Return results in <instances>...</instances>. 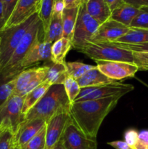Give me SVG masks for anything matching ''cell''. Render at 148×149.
Wrapping results in <instances>:
<instances>
[{"instance_id":"25","label":"cell","mask_w":148,"mask_h":149,"mask_svg":"<svg viewBox=\"0 0 148 149\" xmlns=\"http://www.w3.org/2000/svg\"><path fill=\"white\" fill-rule=\"evenodd\" d=\"M115 42L126 44H142L148 42V29L130 27V30Z\"/></svg>"},{"instance_id":"40","label":"cell","mask_w":148,"mask_h":149,"mask_svg":"<svg viewBox=\"0 0 148 149\" xmlns=\"http://www.w3.org/2000/svg\"><path fill=\"white\" fill-rule=\"evenodd\" d=\"M123 1L138 9L143 7H148V0H123Z\"/></svg>"},{"instance_id":"31","label":"cell","mask_w":148,"mask_h":149,"mask_svg":"<svg viewBox=\"0 0 148 149\" xmlns=\"http://www.w3.org/2000/svg\"><path fill=\"white\" fill-rule=\"evenodd\" d=\"M15 133L10 128L0 126V149H12Z\"/></svg>"},{"instance_id":"24","label":"cell","mask_w":148,"mask_h":149,"mask_svg":"<svg viewBox=\"0 0 148 149\" xmlns=\"http://www.w3.org/2000/svg\"><path fill=\"white\" fill-rule=\"evenodd\" d=\"M39 70V67L28 68L22 71L15 77V85L14 95H20L23 93L28 84L34 78Z\"/></svg>"},{"instance_id":"13","label":"cell","mask_w":148,"mask_h":149,"mask_svg":"<svg viewBox=\"0 0 148 149\" xmlns=\"http://www.w3.org/2000/svg\"><path fill=\"white\" fill-rule=\"evenodd\" d=\"M129 30L130 27L129 26H125L119 22L110 18L102 24L100 25L98 29L91 38L90 42H114L124 36Z\"/></svg>"},{"instance_id":"33","label":"cell","mask_w":148,"mask_h":149,"mask_svg":"<svg viewBox=\"0 0 148 149\" xmlns=\"http://www.w3.org/2000/svg\"><path fill=\"white\" fill-rule=\"evenodd\" d=\"M129 27L148 29V7L139 8V12L135 17Z\"/></svg>"},{"instance_id":"17","label":"cell","mask_w":148,"mask_h":149,"mask_svg":"<svg viewBox=\"0 0 148 149\" xmlns=\"http://www.w3.org/2000/svg\"><path fill=\"white\" fill-rule=\"evenodd\" d=\"M76 81L81 88L97 87V86L110 84V83L115 81L103 74L97 68V65L94 68H92L85 73L82 77L78 79Z\"/></svg>"},{"instance_id":"26","label":"cell","mask_w":148,"mask_h":149,"mask_svg":"<svg viewBox=\"0 0 148 149\" xmlns=\"http://www.w3.org/2000/svg\"><path fill=\"white\" fill-rule=\"evenodd\" d=\"M55 2V0H41L40 7H39L38 14H39V17L42 23L44 33L47 29L49 22L52 18Z\"/></svg>"},{"instance_id":"44","label":"cell","mask_w":148,"mask_h":149,"mask_svg":"<svg viewBox=\"0 0 148 149\" xmlns=\"http://www.w3.org/2000/svg\"><path fill=\"white\" fill-rule=\"evenodd\" d=\"M4 24V7H3L2 0H0V30H1Z\"/></svg>"},{"instance_id":"1","label":"cell","mask_w":148,"mask_h":149,"mask_svg":"<svg viewBox=\"0 0 148 149\" xmlns=\"http://www.w3.org/2000/svg\"><path fill=\"white\" fill-rule=\"evenodd\" d=\"M120 99L115 97L74 102L70 106L71 119L86 136L97 141L102 123Z\"/></svg>"},{"instance_id":"16","label":"cell","mask_w":148,"mask_h":149,"mask_svg":"<svg viewBox=\"0 0 148 149\" xmlns=\"http://www.w3.org/2000/svg\"><path fill=\"white\" fill-rule=\"evenodd\" d=\"M85 6L87 13L100 25L110 18L112 11L104 0H89Z\"/></svg>"},{"instance_id":"10","label":"cell","mask_w":148,"mask_h":149,"mask_svg":"<svg viewBox=\"0 0 148 149\" xmlns=\"http://www.w3.org/2000/svg\"><path fill=\"white\" fill-rule=\"evenodd\" d=\"M97 67L103 74L111 79L121 80L131 78L139 71L137 66L133 63L123 61H95Z\"/></svg>"},{"instance_id":"7","label":"cell","mask_w":148,"mask_h":149,"mask_svg":"<svg viewBox=\"0 0 148 149\" xmlns=\"http://www.w3.org/2000/svg\"><path fill=\"white\" fill-rule=\"evenodd\" d=\"M133 89L134 87L132 84H124L118 81H114L97 87L81 88L79 95L74 102L115 97L121 98V97L131 92Z\"/></svg>"},{"instance_id":"19","label":"cell","mask_w":148,"mask_h":149,"mask_svg":"<svg viewBox=\"0 0 148 149\" xmlns=\"http://www.w3.org/2000/svg\"><path fill=\"white\" fill-rule=\"evenodd\" d=\"M72 47V42L62 36L52 44L51 61L55 63H65V57Z\"/></svg>"},{"instance_id":"21","label":"cell","mask_w":148,"mask_h":149,"mask_svg":"<svg viewBox=\"0 0 148 149\" xmlns=\"http://www.w3.org/2000/svg\"><path fill=\"white\" fill-rule=\"evenodd\" d=\"M51 86L52 85H50L47 81H44L42 84L33 89L32 91L25 96L23 109H22V114L23 115V116H26V113L44 95Z\"/></svg>"},{"instance_id":"23","label":"cell","mask_w":148,"mask_h":149,"mask_svg":"<svg viewBox=\"0 0 148 149\" xmlns=\"http://www.w3.org/2000/svg\"><path fill=\"white\" fill-rule=\"evenodd\" d=\"M79 7L65 9L62 13V36L72 40L78 19Z\"/></svg>"},{"instance_id":"32","label":"cell","mask_w":148,"mask_h":149,"mask_svg":"<svg viewBox=\"0 0 148 149\" xmlns=\"http://www.w3.org/2000/svg\"><path fill=\"white\" fill-rule=\"evenodd\" d=\"M46 145V125L41 130L20 149H45Z\"/></svg>"},{"instance_id":"47","label":"cell","mask_w":148,"mask_h":149,"mask_svg":"<svg viewBox=\"0 0 148 149\" xmlns=\"http://www.w3.org/2000/svg\"><path fill=\"white\" fill-rule=\"evenodd\" d=\"M12 149H20V148H18V147H17V146H14V148H13Z\"/></svg>"},{"instance_id":"41","label":"cell","mask_w":148,"mask_h":149,"mask_svg":"<svg viewBox=\"0 0 148 149\" xmlns=\"http://www.w3.org/2000/svg\"><path fill=\"white\" fill-rule=\"evenodd\" d=\"M65 9L75 8L80 7L82 3L81 0H63Z\"/></svg>"},{"instance_id":"4","label":"cell","mask_w":148,"mask_h":149,"mask_svg":"<svg viewBox=\"0 0 148 149\" xmlns=\"http://www.w3.org/2000/svg\"><path fill=\"white\" fill-rule=\"evenodd\" d=\"M38 17V13H35L21 24L0 31V71L10 61L23 37Z\"/></svg>"},{"instance_id":"18","label":"cell","mask_w":148,"mask_h":149,"mask_svg":"<svg viewBox=\"0 0 148 149\" xmlns=\"http://www.w3.org/2000/svg\"><path fill=\"white\" fill-rule=\"evenodd\" d=\"M139 12V9L126 3H123L112 11L110 19L129 27Z\"/></svg>"},{"instance_id":"2","label":"cell","mask_w":148,"mask_h":149,"mask_svg":"<svg viewBox=\"0 0 148 149\" xmlns=\"http://www.w3.org/2000/svg\"><path fill=\"white\" fill-rule=\"evenodd\" d=\"M70 103L63 84L52 85L44 95L24 116L23 122L36 119H49L62 111L70 110Z\"/></svg>"},{"instance_id":"35","label":"cell","mask_w":148,"mask_h":149,"mask_svg":"<svg viewBox=\"0 0 148 149\" xmlns=\"http://www.w3.org/2000/svg\"><path fill=\"white\" fill-rule=\"evenodd\" d=\"M132 57L139 71H148V52H132Z\"/></svg>"},{"instance_id":"42","label":"cell","mask_w":148,"mask_h":149,"mask_svg":"<svg viewBox=\"0 0 148 149\" xmlns=\"http://www.w3.org/2000/svg\"><path fill=\"white\" fill-rule=\"evenodd\" d=\"M104 1H106L111 11L114 10L115 9H116L124 3L123 0H104Z\"/></svg>"},{"instance_id":"20","label":"cell","mask_w":148,"mask_h":149,"mask_svg":"<svg viewBox=\"0 0 148 149\" xmlns=\"http://www.w3.org/2000/svg\"><path fill=\"white\" fill-rule=\"evenodd\" d=\"M62 37V13H53L49 26L44 33V41L52 44Z\"/></svg>"},{"instance_id":"43","label":"cell","mask_w":148,"mask_h":149,"mask_svg":"<svg viewBox=\"0 0 148 149\" xmlns=\"http://www.w3.org/2000/svg\"><path fill=\"white\" fill-rule=\"evenodd\" d=\"M64 10H65V6H64L63 0H55L53 13H62Z\"/></svg>"},{"instance_id":"37","label":"cell","mask_w":148,"mask_h":149,"mask_svg":"<svg viewBox=\"0 0 148 149\" xmlns=\"http://www.w3.org/2000/svg\"><path fill=\"white\" fill-rule=\"evenodd\" d=\"M2 1L3 7H4V20L5 24L12 13L18 0H2Z\"/></svg>"},{"instance_id":"9","label":"cell","mask_w":148,"mask_h":149,"mask_svg":"<svg viewBox=\"0 0 148 149\" xmlns=\"http://www.w3.org/2000/svg\"><path fill=\"white\" fill-rule=\"evenodd\" d=\"M71 121L69 111H65L57 113L46 122L45 149H53L59 143L67 125Z\"/></svg>"},{"instance_id":"6","label":"cell","mask_w":148,"mask_h":149,"mask_svg":"<svg viewBox=\"0 0 148 149\" xmlns=\"http://www.w3.org/2000/svg\"><path fill=\"white\" fill-rule=\"evenodd\" d=\"M99 26L100 24L87 13L85 4L81 3L71 40L72 47L78 51L82 49L91 41Z\"/></svg>"},{"instance_id":"36","label":"cell","mask_w":148,"mask_h":149,"mask_svg":"<svg viewBox=\"0 0 148 149\" xmlns=\"http://www.w3.org/2000/svg\"><path fill=\"white\" fill-rule=\"evenodd\" d=\"M138 137H139V132L133 128L126 130L123 135L124 141L132 148H133L138 141Z\"/></svg>"},{"instance_id":"30","label":"cell","mask_w":148,"mask_h":149,"mask_svg":"<svg viewBox=\"0 0 148 149\" xmlns=\"http://www.w3.org/2000/svg\"><path fill=\"white\" fill-rule=\"evenodd\" d=\"M15 77L7 81H0V107L13 95Z\"/></svg>"},{"instance_id":"46","label":"cell","mask_w":148,"mask_h":149,"mask_svg":"<svg viewBox=\"0 0 148 149\" xmlns=\"http://www.w3.org/2000/svg\"><path fill=\"white\" fill-rule=\"evenodd\" d=\"M82 1V3H84V4H86V3L87 2V1H89V0H81Z\"/></svg>"},{"instance_id":"38","label":"cell","mask_w":148,"mask_h":149,"mask_svg":"<svg viewBox=\"0 0 148 149\" xmlns=\"http://www.w3.org/2000/svg\"><path fill=\"white\" fill-rule=\"evenodd\" d=\"M133 149H148V130H143L139 132L138 141Z\"/></svg>"},{"instance_id":"28","label":"cell","mask_w":148,"mask_h":149,"mask_svg":"<svg viewBox=\"0 0 148 149\" xmlns=\"http://www.w3.org/2000/svg\"><path fill=\"white\" fill-rule=\"evenodd\" d=\"M63 86L67 97H68V100L71 105L74 103L76 97L78 96L81 88L80 87L79 84L77 82L76 80L74 79L72 77H69V76H68L65 79L63 83Z\"/></svg>"},{"instance_id":"34","label":"cell","mask_w":148,"mask_h":149,"mask_svg":"<svg viewBox=\"0 0 148 149\" xmlns=\"http://www.w3.org/2000/svg\"><path fill=\"white\" fill-rule=\"evenodd\" d=\"M106 43L131 52H148V42L142 44H126L114 41V42H108Z\"/></svg>"},{"instance_id":"11","label":"cell","mask_w":148,"mask_h":149,"mask_svg":"<svg viewBox=\"0 0 148 149\" xmlns=\"http://www.w3.org/2000/svg\"><path fill=\"white\" fill-rule=\"evenodd\" d=\"M60 142L66 149H97V141L86 136L73 121L67 125Z\"/></svg>"},{"instance_id":"29","label":"cell","mask_w":148,"mask_h":149,"mask_svg":"<svg viewBox=\"0 0 148 149\" xmlns=\"http://www.w3.org/2000/svg\"><path fill=\"white\" fill-rule=\"evenodd\" d=\"M46 71H47V66H46V65H44L42 66L39 67V70H38L34 78L28 84L27 87L25 88L23 93H21L20 96H26L28 93L32 91L33 89H35L38 86L40 85L41 84H42L45 81V79H46Z\"/></svg>"},{"instance_id":"27","label":"cell","mask_w":148,"mask_h":149,"mask_svg":"<svg viewBox=\"0 0 148 149\" xmlns=\"http://www.w3.org/2000/svg\"><path fill=\"white\" fill-rule=\"evenodd\" d=\"M65 64L68 76L72 77L75 80L82 77L87 71L96 67V65H89V64L84 63L82 62H78V61L65 62Z\"/></svg>"},{"instance_id":"22","label":"cell","mask_w":148,"mask_h":149,"mask_svg":"<svg viewBox=\"0 0 148 149\" xmlns=\"http://www.w3.org/2000/svg\"><path fill=\"white\" fill-rule=\"evenodd\" d=\"M50 63L46 64V79L50 85L63 84L65 79L68 77L65 63H55L50 61Z\"/></svg>"},{"instance_id":"45","label":"cell","mask_w":148,"mask_h":149,"mask_svg":"<svg viewBox=\"0 0 148 149\" xmlns=\"http://www.w3.org/2000/svg\"><path fill=\"white\" fill-rule=\"evenodd\" d=\"M53 149H66V148L63 146V145H62V144L61 143L60 141H59V143H58L57 145Z\"/></svg>"},{"instance_id":"12","label":"cell","mask_w":148,"mask_h":149,"mask_svg":"<svg viewBox=\"0 0 148 149\" xmlns=\"http://www.w3.org/2000/svg\"><path fill=\"white\" fill-rule=\"evenodd\" d=\"M40 3L41 0H18L12 13L1 30L17 26L27 20L39 12Z\"/></svg>"},{"instance_id":"15","label":"cell","mask_w":148,"mask_h":149,"mask_svg":"<svg viewBox=\"0 0 148 149\" xmlns=\"http://www.w3.org/2000/svg\"><path fill=\"white\" fill-rule=\"evenodd\" d=\"M46 122L44 119H36L27 122H23L15 133V146L21 148L36 136Z\"/></svg>"},{"instance_id":"14","label":"cell","mask_w":148,"mask_h":149,"mask_svg":"<svg viewBox=\"0 0 148 149\" xmlns=\"http://www.w3.org/2000/svg\"><path fill=\"white\" fill-rule=\"evenodd\" d=\"M52 44L45 41H36L29 49L20 65V72L41 61H51Z\"/></svg>"},{"instance_id":"39","label":"cell","mask_w":148,"mask_h":149,"mask_svg":"<svg viewBox=\"0 0 148 149\" xmlns=\"http://www.w3.org/2000/svg\"><path fill=\"white\" fill-rule=\"evenodd\" d=\"M109 146H112L115 149H133L124 141H115L107 143Z\"/></svg>"},{"instance_id":"3","label":"cell","mask_w":148,"mask_h":149,"mask_svg":"<svg viewBox=\"0 0 148 149\" xmlns=\"http://www.w3.org/2000/svg\"><path fill=\"white\" fill-rule=\"evenodd\" d=\"M41 29H43L42 23L39 17L26 32L8 63L0 71V81H7L20 74V63L29 49L39 39Z\"/></svg>"},{"instance_id":"8","label":"cell","mask_w":148,"mask_h":149,"mask_svg":"<svg viewBox=\"0 0 148 149\" xmlns=\"http://www.w3.org/2000/svg\"><path fill=\"white\" fill-rule=\"evenodd\" d=\"M25 96L13 95L0 107V126L10 128L15 133L24 121L22 114Z\"/></svg>"},{"instance_id":"5","label":"cell","mask_w":148,"mask_h":149,"mask_svg":"<svg viewBox=\"0 0 148 149\" xmlns=\"http://www.w3.org/2000/svg\"><path fill=\"white\" fill-rule=\"evenodd\" d=\"M79 52L94 61H123L133 63L132 52L106 42H89Z\"/></svg>"}]
</instances>
